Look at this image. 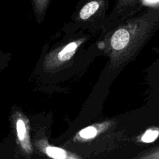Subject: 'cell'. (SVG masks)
<instances>
[{
	"label": "cell",
	"mask_w": 159,
	"mask_h": 159,
	"mask_svg": "<svg viewBox=\"0 0 159 159\" xmlns=\"http://www.w3.org/2000/svg\"><path fill=\"white\" fill-rule=\"evenodd\" d=\"M12 118H13L18 144L25 153L31 154L33 152V147L31 145L30 138L28 120L23 114L18 112L14 113Z\"/></svg>",
	"instance_id": "cell-1"
},
{
	"label": "cell",
	"mask_w": 159,
	"mask_h": 159,
	"mask_svg": "<svg viewBox=\"0 0 159 159\" xmlns=\"http://www.w3.org/2000/svg\"><path fill=\"white\" fill-rule=\"evenodd\" d=\"M39 148L51 159H82L75 154H73L61 148L51 146L43 141L39 142Z\"/></svg>",
	"instance_id": "cell-2"
},
{
	"label": "cell",
	"mask_w": 159,
	"mask_h": 159,
	"mask_svg": "<svg viewBox=\"0 0 159 159\" xmlns=\"http://www.w3.org/2000/svg\"><path fill=\"white\" fill-rule=\"evenodd\" d=\"M130 41V33L125 28L117 30L112 36L111 47L114 51H120L125 49Z\"/></svg>",
	"instance_id": "cell-3"
},
{
	"label": "cell",
	"mask_w": 159,
	"mask_h": 159,
	"mask_svg": "<svg viewBox=\"0 0 159 159\" xmlns=\"http://www.w3.org/2000/svg\"><path fill=\"white\" fill-rule=\"evenodd\" d=\"M84 40H79L76 41H73L69 43L68 44L65 45V47L61 48L59 51H57L56 54L54 61H55V65H60L61 63L68 61L71 57L74 56L77 51L78 48L82 44Z\"/></svg>",
	"instance_id": "cell-4"
},
{
	"label": "cell",
	"mask_w": 159,
	"mask_h": 159,
	"mask_svg": "<svg viewBox=\"0 0 159 159\" xmlns=\"http://www.w3.org/2000/svg\"><path fill=\"white\" fill-rule=\"evenodd\" d=\"M99 6H100V2L98 1H93L87 3L81 9L79 12V17L82 20H88L99 9Z\"/></svg>",
	"instance_id": "cell-5"
},
{
	"label": "cell",
	"mask_w": 159,
	"mask_h": 159,
	"mask_svg": "<svg viewBox=\"0 0 159 159\" xmlns=\"http://www.w3.org/2000/svg\"><path fill=\"white\" fill-rule=\"evenodd\" d=\"M99 134V130L95 126H89L79 132L78 137L82 140H90L96 138Z\"/></svg>",
	"instance_id": "cell-6"
},
{
	"label": "cell",
	"mask_w": 159,
	"mask_h": 159,
	"mask_svg": "<svg viewBox=\"0 0 159 159\" xmlns=\"http://www.w3.org/2000/svg\"><path fill=\"white\" fill-rule=\"evenodd\" d=\"M159 136L158 129H149L141 137V141L144 143L154 142Z\"/></svg>",
	"instance_id": "cell-7"
},
{
	"label": "cell",
	"mask_w": 159,
	"mask_h": 159,
	"mask_svg": "<svg viewBox=\"0 0 159 159\" xmlns=\"http://www.w3.org/2000/svg\"><path fill=\"white\" fill-rule=\"evenodd\" d=\"M137 159H159V149Z\"/></svg>",
	"instance_id": "cell-8"
},
{
	"label": "cell",
	"mask_w": 159,
	"mask_h": 159,
	"mask_svg": "<svg viewBox=\"0 0 159 159\" xmlns=\"http://www.w3.org/2000/svg\"><path fill=\"white\" fill-rule=\"evenodd\" d=\"M145 6H158L159 1H144L143 2Z\"/></svg>",
	"instance_id": "cell-9"
}]
</instances>
